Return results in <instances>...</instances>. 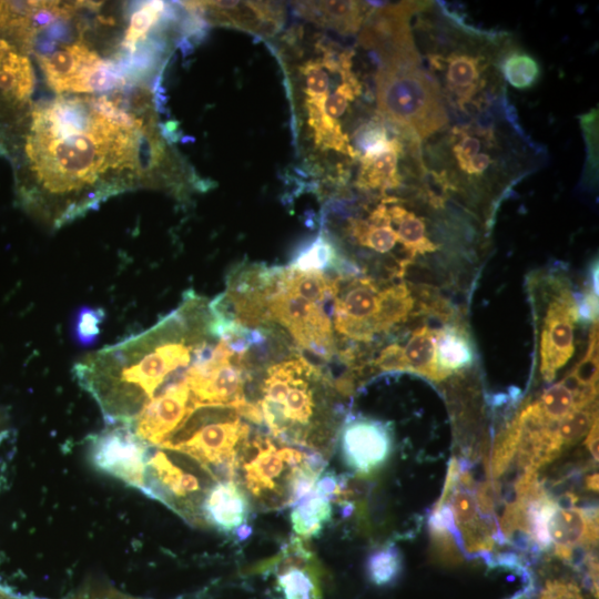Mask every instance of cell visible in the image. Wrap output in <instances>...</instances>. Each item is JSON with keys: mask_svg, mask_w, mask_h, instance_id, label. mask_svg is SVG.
Masks as SVG:
<instances>
[{"mask_svg": "<svg viewBox=\"0 0 599 599\" xmlns=\"http://www.w3.org/2000/svg\"><path fill=\"white\" fill-rule=\"evenodd\" d=\"M22 207L50 227L106 199L166 177L165 146L148 98L61 94L30 106L0 133Z\"/></svg>", "mask_w": 599, "mask_h": 599, "instance_id": "1", "label": "cell"}, {"mask_svg": "<svg viewBox=\"0 0 599 599\" xmlns=\"http://www.w3.org/2000/svg\"><path fill=\"white\" fill-rule=\"evenodd\" d=\"M210 302L193 291L151 328L83 356L73 366L79 385L109 425H128L166 384L182 377L196 352L217 338Z\"/></svg>", "mask_w": 599, "mask_h": 599, "instance_id": "2", "label": "cell"}, {"mask_svg": "<svg viewBox=\"0 0 599 599\" xmlns=\"http://www.w3.org/2000/svg\"><path fill=\"white\" fill-rule=\"evenodd\" d=\"M252 400L273 438L327 460L341 430L335 383L303 355L270 364Z\"/></svg>", "mask_w": 599, "mask_h": 599, "instance_id": "3", "label": "cell"}, {"mask_svg": "<svg viewBox=\"0 0 599 599\" xmlns=\"http://www.w3.org/2000/svg\"><path fill=\"white\" fill-rule=\"evenodd\" d=\"M322 57L309 59L298 65L297 94L300 125H306V139L319 153H338L358 160L344 132L342 116L362 94V83L347 71L337 85L333 84L338 71L347 61V53L338 52L322 44Z\"/></svg>", "mask_w": 599, "mask_h": 599, "instance_id": "4", "label": "cell"}, {"mask_svg": "<svg viewBox=\"0 0 599 599\" xmlns=\"http://www.w3.org/2000/svg\"><path fill=\"white\" fill-rule=\"evenodd\" d=\"M325 461L268 435L252 434L237 459L235 480L254 508L280 510L293 506L313 488Z\"/></svg>", "mask_w": 599, "mask_h": 599, "instance_id": "5", "label": "cell"}, {"mask_svg": "<svg viewBox=\"0 0 599 599\" xmlns=\"http://www.w3.org/2000/svg\"><path fill=\"white\" fill-rule=\"evenodd\" d=\"M501 133L479 119L456 125L428 150L434 175L446 190L480 197L501 191L520 169L506 164Z\"/></svg>", "mask_w": 599, "mask_h": 599, "instance_id": "6", "label": "cell"}, {"mask_svg": "<svg viewBox=\"0 0 599 599\" xmlns=\"http://www.w3.org/2000/svg\"><path fill=\"white\" fill-rule=\"evenodd\" d=\"M488 33L461 28L459 43H439L427 53L430 78L444 101L463 114L475 115L488 108L499 83V61L505 49Z\"/></svg>", "mask_w": 599, "mask_h": 599, "instance_id": "7", "label": "cell"}, {"mask_svg": "<svg viewBox=\"0 0 599 599\" xmlns=\"http://www.w3.org/2000/svg\"><path fill=\"white\" fill-rule=\"evenodd\" d=\"M375 88L379 114L418 141L449 123L441 93L423 68L418 52L379 59Z\"/></svg>", "mask_w": 599, "mask_h": 599, "instance_id": "8", "label": "cell"}, {"mask_svg": "<svg viewBox=\"0 0 599 599\" xmlns=\"http://www.w3.org/2000/svg\"><path fill=\"white\" fill-rule=\"evenodd\" d=\"M251 436V426L235 408L204 406L196 408L160 448L152 450L182 455L216 480H235L237 459Z\"/></svg>", "mask_w": 599, "mask_h": 599, "instance_id": "9", "label": "cell"}, {"mask_svg": "<svg viewBox=\"0 0 599 599\" xmlns=\"http://www.w3.org/2000/svg\"><path fill=\"white\" fill-rule=\"evenodd\" d=\"M333 303L303 295L292 283L287 267H266L264 276L265 327L280 325L300 351L329 361L336 353L329 314Z\"/></svg>", "mask_w": 599, "mask_h": 599, "instance_id": "10", "label": "cell"}, {"mask_svg": "<svg viewBox=\"0 0 599 599\" xmlns=\"http://www.w3.org/2000/svg\"><path fill=\"white\" fill-rule=\"evenodd\" d=\"M37 57L48 85L59 95L97 94L122 81L113 63L81 38L37 53Z\"/></svg>", "mask_w": 599, "mask_h": 599, "instance_id": "11", "label": "cell"}, {"mask_svg": "<svg viewBox=\"0 0 599 599\" xmlns=\"http://www.w3.org/2000/svg\"><path fill=\"white\" fill-rule=\"evenodd\" d=\"M333 295L334 333L356 343H369L377 334L379 287L367 276L336 274Z\"/></svg>", "mask_w": 599, "mask_h": 599, "instance_id": "12", "label": "cell"}, {"mask_svg": "<svg viewBox=\"0 0 599 599\" xmlns=\"http://www.w3.org/2000/svg\"><path fill=\"white\" fill-rule=\"evenodd\" d=\"M194 410L195 406L183 375L166 384L148 400L125 427L148 450L158 449Z\"/></svg>", "mask_w": 599, "mask_h": 599, "instance_id": "13", "label": "cell"}, {"mask_svg": "<svg viewBox=\"0 0 599 599\" xmlns=\"http://www.w3.org/2000/svg\"><path fill=\"white\" fill-rule=\"evenodd\" d=\"M253 569L274 575L275 588L282 599H322L323 568L314 551L297 536Z\"/></svg>", "mask_w": 599, "mask_h": 599, "instance_id": "14", "label": "cell"}, {"mask_svg": "<svg viewBox=\"0 0 599 599\" xmlns=\"http://www.w3.org/2000/svg\"><path fill=\"white\" fill-rule=\"evenodd\" d=\"M545 312L540 329V373L545 380H552L575 352V323L580 307L568 290L556 286ZM582 315V314H581Z\"/></svg>", "mask_w": 599, "mask_h": 599, "instance_id": "15", "label": "cell"}, {"mask_svg": "<svg viewBox=\"0 0 599 599\" xmlns=\"http://www.w3.org/2000/svg\"><path fill=\"white\" fill-rule=\"evenodd\" d=\"M93 464L132 487L142 488L146 446L125 426L110 425L90 441Z\"/></svg>", "mask_w": 599, "mask_h": 599, "instance_id": "16", "label": "cell"}, {"mask_svg": "<svg viewBox=\"0 0 599 599\" xmlns=\"http://www.w3.org/2000/svg\"><path fill=\"white\" fill-rule=\"evenodd\" d=\"M338 438L344 463L359 475L379 469L393 448L388 424L373 418H348L341 427Z\"/></svg>", "mask_w": 599, "mask_h": 599, "instance_id": "17", "label": "cell"}, {"mask_svg": "<svg viewBox=\"0 0 599 599\" xmlns=\"http://www.w3.org/2000/svg\"><path fill=\"white\" fill-rule=\"evenodd\" d=\"M186 8L202 13L210 22L272 35L282 24V7L272 2L193 1Z\"/></svg>", "mask_w": 599, "mask_h": 599, "instance_id": "18", "label": "cell"}, {"mask_svg": "<svg viewBox=\"0 0 599 599\" xmlns=\"http://www.w3.org/2000/svg\"><path fill=\"white\" fill-rule=\"evenodd\" d=\"M251 500L243 487L234 479L215 481L206 493L202 508L204 527H211L223 534H243L250 531L247 522L252 512Z\"/></svg>", "mask_w": 599, "mask_h": 599, "instance_id": "19", "label": "cell"}, {"mask_svg": "<svg viewBox=\"0 0 599 599\" xmlns=\"http://www.w3.org/2000/svg\"><path fill=\"white\" fill-rule=\"evenodd\" d=\"M598 515L595 510L577 507H560L552 511L548 520V535L555 552L569 559L575 548L597 541Z\"/></svg>", "mask_w": 599, "mask_h": 599, "instance_id": "20", "label": "cell"}, {"mask_svg": "<svg viewBox=\"0 0 599 599\" xmlns=\"http://www.w3.org/2000/svg\"><path fill=\"white\" fill-rule=\"evenodd\" d=\"M384 200L390 224L410 264L418 255L434 254L439 250V245L430 237L426 217L408 210L395 196H384Z\"/></svg>", "mask_w": 599, "mask_h": 599, "instance_id": "21", "label": "cell"}, {"mask_svg": "<svg viewBox=\"0 0 599 599\" xmlns=\"http://www.w3.org/2000/svg\"><path fill=\"white\" fill-rule=\"evenodd\" d=\"M402 135L390 138L387 146L380 152L359 160L361 167L356 177V186L364 191H386L399 187L402 175L399 160L404 154L405 144Z\"/></svg>", "mask_w": 599, "mask_h": 599, "instance_id": "22", "label": "cell"}, {"mask_svg": "<svg viewBox=\"0 0 599 599\" xmlns=\"http://www.w3.org/2000/svg\"><path fill=\"white\" fill-rule=\"evenodd\" d=\"M296 8L301 16L319 26L332 28L342 33H355L364 24L370 10V2H300Z\"/></svg>", "mask_w": 599, "mask_h": 599, "instance_id": "23", "label": "cell"}, {"mask_svg": "<svg viewBox=\"0 0 599 599\" xmlns=\"http://www.w3.org/2000/svg\"><path fill=\"white\" fill-rule=\"evenodd\" d=\"M332 498L319 491L315 485L291 509L293 531L303 540L316 537L333 515Z\"/></svg>", "mask_w": 599, "mask_h": 599, "instance_id": "24", "label": "cell"}, {"mask_svg": "<svg viewBox=\"0 0 599 599\" xmlns=\"http://www.w3.org/2000/svg\"><path fill=\"white\" fill-rule=\"evenodd\" d=\"M451 515L456 527L464 536L469 550L488 549L493 538L486 526L479 524V508L471 493L455 489L453 493Z\"/></svg>", "mask_w": 599, "mask_h": 599, "instance_id": "25", "label": "cell"}, {"mask_svg": "<svg viewBox=\"0 0 599 599\" xmlns=\"http://www.w3.org/2000/svg\"><path fill=\"white\" fill-rule=\"evenodd\" d=\"M438 331L427 326L419 327L410 335L406 345L402 346L407 372L418 373L434 380L445 378L437 366Z\"/></svg>", "mask_w": 599, "mask_h": 599, "instance_id": "26", "label": "cell"}, {"mask_svg": "<svg viewBox=\"0 0 599 599\" xmlns=\"http://www.w3.org/2000/svg\"><path fill=\"white\" fill-rule=\"evenodd\" d=\"M471 361L470 343L461 328L446 327L438 331L437 366L445 378L454 370L468 367Z\"/></svg>", "mask_w": 599, "mask_h": 599, "instance_id": "27", "label": "cell"}, {"mask_svg": "<svg viewBox=\"0 0 599 599\" xmlns=\"http://www.w3.org/2000/svg\"><path fill=\"white\" fill-rule=\"evenodd\" d=\"M414 297L404 282L379 291L377 334L407 321L414 309Z\"/></svg>", "mask_w": 599, "mask_h": 599, "instance_id": "28", "label": "cell"}, {"mask_svg": "<svg viewBox=\"0 0 599 599\" xmlns=\"http://www.w3.org/2000/svg\"><path fill=\"white\" fill-rule=\"evenodd\" d=\"M499 71L507 83L519 90L532 88L541 77L539 62L528 52L520 49L504 50Z\"/></svg>", "mask_w": 599, "mask_h": 599, "instance_id": "29", "label": "cell"}, {"mask_svg": "<svg viewBox=\"0 0 599 599\" xmlns=\"http://www.w3.org/2000/svg\"><path fill=\"white\" fill-rule=\"evenodd\" d=\"M342 260L334 240L325 232L301 251L288 266L303 272L325 273L328 268L337 270Z\"/></svg>", "mask_w": 599, "mask_h": 599, "instance_id": "30", "label": "cell"}, {"mask_svg": "<svg viewBox=\"0 0 599 599\" xmlns=\"http://www.w3.org/2000/svg\"><path fill=\"white\" fill-rule=\"evenodd\" d=\"M402 571V557L397 547L392 544L374 549L366 561V573L369 581L377 587L393 585Z\"/></svg>", "mask_w": 599, "mask_h": 599, "instance_id": "31", "label": "cell"}, {"mask_svg": "<svg viewBox=\"0 0 599 599\" xmlns=\"http://www.w3.org/2000/svg\"><path fill=\"white\" fill-rule=\"evenodd\" d=\"M598 419L595 402L577 407L560 419L554 429V439L562 451L564 448L577 443L588 434L595 420Z\"/></svg>", "mask_w": 599, "mask_h": 599, "instance_id": "32", "label": "cell"}, {"mask_svg": "<svg viewBox=\"0 0 599 599\" xmlns=\"http://www.w3.org/2000/svg\"><path fill=\"white\" fill-rule=\"evenodd\" d=\"M105 313L101 307L82 306L75 312L72 323L74 341L81 346L94 344L101 334Z\"/></svg>", "mask_w": 599, "mask_h": 599, "instance_id": "33", "label": "cell"}, {"mask_svg": "<svg viewBox=\"0 0 599 599\" xmlns=\"http://www.w3.org/2000/svg\"><path fill=\"white\" fill-rule=\"evenodd\" d=\"M164 9L163 2H149L141 7L130 20L123 47L134 50L139 40L145 38L146 32L158 22Z\"/></svg>", "mask_w": 599, "mask_h": 599, "instance_id": "34", "label": "cell"}, {"mask_svg": "<svg viewBox=\"0 0 599 599\" xmlns=\"http://www.w3.org/2000/svg\"><path fill=\"white\" fill-rule=\"evenodd\" d=\"M374 366L382 372H407L403 347L390 343L378 354Z\"/></svg>", "mask_w": 599, "mask_h": 599, "instance_id": "35", "label": "cell"}, {"mask_svg": "<svg viewBox=\"0 0 599 599\" xmlns=\"http://www.w3.org/2000/svg\"><path fill=\"white\" fill-rule=\"evenodd\" d=\"M539 599H583L580 589L570 581L549 580Z\"/></svg>", "mask_w": 599, "mask_h": 599, "instance_id": "36", "label": "cell"}, {"mask_svg": "<svg viewBox=\"0 0 599 599\" xmlns=\"http://www.w3.org/2000/svg\"><path fill=\"white\" fill-rule=\"evenodd\" d=\"M586 445L593 459L598 460V419L595 420L586 437Z\"/></svg>", "mask_w": 599, "mask_h": 599, "instance_id": "37", "label": "cell"}, {"mask_svg": "<svg viewBox=\"0 0 599 599\" xmlns=\"http://www.w3.org/2000/svg\"><path fill=\"white\" fill-rule=\"evenodd\" d=\"M586 487L592 491L598 490V474H592L586 478Z\"/></svg>", "mask_w": 599, "mask_h": 599, "instance_id": "38", "label": "cell"}, {"mask_svg": "<svg viewBox=\"0 0 599 599\" xmlns=\"http://www.w3.org/2000/svg\"><path fill=\"white\" fill-rule=\"evenodd\" d=\"M2 435V430H0V436Z\"/></svg>", "mask_w": 599, "mask_h": 599, "instance_id": "39", "label": "cell"}]
</instances>
